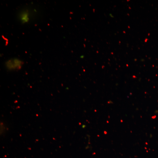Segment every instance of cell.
<instances>
[{
    "label": "cell",
    "instance_id": "6da1fadb",
    "mask_svg": "<svg viewBox=\"0 0 158 158\" xmlns=\"http://www.w3.org/2000/svg\"><path fill=\"white\" fill-rule=\"evenodd\" d=\"M38 14V9L33 6H27L21 9L17 15L18 19L22 24L29 23L35 19Z\"/></svg>",
    "mask_w": 158,
    "mask_h": 158
},
{
    "label": "cell",
    "instance_id": "7a4b0ae2",
    "mask_svg": "<svg viewBox=\"0 0 158 158\" xmlns=\"http://www.w3.org/2000/svg\"><path fill=\"white\" fill-rule=\"evenodd\" d=\"M23 61L17 58L11 59L6 61L5 65L6 68L9 70L14 71L19 70L23 65Z\"/></svg>",
    "mask_w": 158,
    "mask_h": 158
}]
</instances>
